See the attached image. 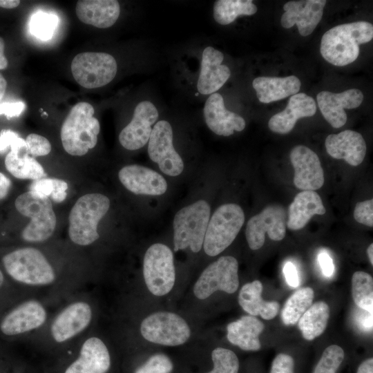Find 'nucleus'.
Segmentation results:
<instances>
[{
	"label": "nucleus",
	"instance_id": "nucleus-29",
	"mask_svg": "<svg viewBox=\"0 0 373 373\" xmlns=\"http://www.w3.org/2000/svg\"><path fill=\"white\" fill-rule=\"evenodd\" d=\"M265 325L254 316H243L227 327V337L233 345L246 351H257L260 349V334Z\"/></svg>",
	"mask_w": 373,
	"mask_h": 373
},
{
	"label": "nucleus",
	"instance_id": "nucleus-2",
	"mask_svg": "<svg viewBox=\"0 0 373 373\" xmlns=\"http://www.w3.org/2000/svg\"><path fill=\"white\" fill-rule=\"evenodd\" d=\"M93 106L86 102L76 104L69 111L61 128L64 150L73 156H82L93 149L100 131Z\"/></svg>",
	"mask_w": 373,
	"mask_h": 373
},
{
	"label": "nucleus",
	"instance_id": "nucleus-31",
	"mask_svg": "<svg viewBox=\"0 0 373 373\" xmlns=\"http://www.w3.org/2000/svg\"><path fill=\"white\" fill-rule=\"evenodd\" d=\"M329 317V307L323 301L312 305L298 320V327L303 337L312 341L325 331Z\"/></svg>",
	"mask_w": 373,
	"mask_h": 373
},
{
	"label": "nucleus",
	"instance_id": "nucleus-23",
	"mask_svg": "<svg viewBox=\"0 0 373 373\" xmlns=\"http://www.w3.org/2000/svg\"><path fill=\"white\" fill-rule=\"evenodd\" d=\"M328 154L334 159L344 160L351 166H358L366 153V144L361 134L345 130L329 135L325 142Z\"/></svg>",
	"mask_w": 373,
	"mask_h": 373
},
{
	"label": "nucleus",
	"instance_id": "nucleus-36",
	"mask_svg": "<svg viewBox=\"0 0 373 373\" xmlns=\"http://www.w3.org/2000/svg\"><path fill=\"white\" fill-rule=\"evenodd\" d=\"M57 15L39 11L34 13L30 21V31L32 35L41 40L52 38L58 25Z\"/></svg>",
	"mask_w": 373,
	"mask_h": 373
},
{
	"label": "nucleus",
	"instance_id": "nucleus-43",
	"mask_svg": "<svg viewBox=\"0 0 373 373\" xmlns=\"http://www.w3.org/2000/svg\"><path fill=\"white\" fill-rule=\"evenodd\" d=\"M294 358L286 354L280 353L274 359L270 373H294Z\"/></svg>",
	"mask_w": 373,
	"mask_h": 373
},
{
	"label": "nucleus",
	"instance_id": "nucleus-17",
	"mask_svg": "<svg viewBox=\"0 0 373 373\" xmlns=\"http://www.w3.org/2000/svg\"><path fill=\"white\" fill-rule=\"evenodd\" d=\"M325 0L291 1L283 6L285 12L280 19L285 28L296 25L302 36L312 33L323 17Z\"/></svg>",
	"mask_w": 373,
	"mask_h": 373
},
{
	"label": "nucleus",
	"instance_id": "nucleus-53",
	"mask_svg": "<svg viewBox=\"0 0 373 373\" xmlns=\"http://www.w3.org/2000/svg\"><path fill=\"white\" fill-rule=\"evenodd\" d=\"M7 82L3 75L0 73V101L2 99L6 93Z\"/></svg>",
	"mask_w": 373,
	"mask_h": 373
},
{
	"label": "nucleus",
	"instance_id": "nucleus-55",
	"mask_svg": "<svg viewBox=\"0 0 373 373\" xmlns=\"http://www.w3.org/2000/svg\"><path fill=\"white\" fill-rule=\"evenodd\" d=\"M3 279H4L3 275L2 272H1V271L0 270V287H1V285L3 283Z\"/></svg>",
	"mask_w": 373,
	"mask_h": 373
},
{
	"label": "nucleus",
	"instance_id": "nucleus-50",
	"mask_svg": "<svg viewBox=\"0 0 373 373\" xmlns=\"http://www.w3.org/2000/svg\"><path fill=\"white\" fill-rule=\"evenodd\" d=\"M356 373H373V358H369L363 361L358 366Z\"/></svg>",
	"mask_w": 373,
	"mask_h": 373
},
{
	"label": "nucleus",
	"instance_id": "nucleus-33",
	"mask_svg": "<svg viewBox=\"0 0 373 373\" xmlns=\"http://www.w3.org/2000/svg\"><path fill=\"white\" fill-rule=\"evenodd\" d=\"M258 10L251 0H218L213 5V18L221 25H228L241 15H253Z\"/></svg>",
	"mask_w": 373,
	"mask_h": 373
},
{
	"label": "nucleus",
	"instance_id": "nucleus-32",
	"mask_svg": "<svg viewBox=\"0 0 373 373\" xmlns=\"http://www.w3.org/2000/svg\"><path fill=\"white\" fill-rule=\"evenodd\" d=\"M5 166L9 173L19 179L34 181L46 176L43 166L27 153L10 151L5 158Z\"/></svg>",
	"mask_w": 373,
	"mask_h": 373
},
{
	"label": "nucleus",
	"instance_id": "nucleus-22",
	"mask_svg": "<svg viewBox=\"0 0 373 373\" xmlns=\"http://www.w3.org/2000/svg\"><path fill=\"white\" fill-rule=\"evenodd\" d=\"M223 59L222 52L211 46L203 50L197 82V89L200 94L216 93L229 78L231 71L227 66L222 64Z\"/></svg>",
	"mask_w": 373,
	"mask_h": 373
},
{
	"label": "nucleus",
	"instance_id": "nucleus-18",
	"mask_svg": "<svg viewBox=\"0 0 373 373\" xmlns=\"http://www.w3.org/2000/svg\"><path fill=\"white\" fill-rule=\"evenodd\" d=\"M318 106L325 120L334 128H338L347 122L345 108L358 107L363 100V93L356 88L341 93L321 91L316 97Z\"/></svg>",
	"mask_w": 373,
	"mask_h": 373
},
{
	"label": "nucleus",
	"instance_id": "nucleus-4",
	"mask_svg": "<svg viewBox=\"0 0 373 373\" xmlns=\"http://www.w3.org/2000/svg\"><path fill=\"white\" fill-rule=\"evenodd\" d=\"M2 260L7 273L21 283L44 286L55 280L53 267L37 249L20 248L4 256Z\"/></svg>",
	"mask_w": 373,
	"mask_h": 373
},
{
	"label": "nucleus",
	"instance_id": "nucleus-49",
	"mask_svg": "<svg viewBox=\"0 0 373 373\" xmlns=\"http://www.w3.org/2000/svg\"><path fill=\"white\" fill-rule=\"evenodd\" d=\"M10 185V179L0 172V199H3L7 195Z\"/></svg>",
	"mask_w": 373,
	"mask_h": 373
},
{
	"label": "nucleus",
	"instance_id": "nucleus-20",
	"mask_svg": "<svg viewBox=\"0 0 373 373\" xmlns=\"http://www.w3.org/2000/svg\"><path fill=\"white\" fill-rule=\"evenodd\" d=\"M118 177L127 190L137 195H160L167 189L162 175L143 166H125L119 170Z\"/></svg>",
	"mask_w": 373,
	"mask_h": 373
},
{
	"label": "nucleus",
	"instance_id": "nucleus-10",
	"mask_svg": "<svg viewBox=\"0 0 373 373\" xmlns=\"http://www.w3.org/2000/svg\"><path fill=\"white\" fill-rule=\"evenodd\" d=\"M238 263L230 256H222L208 265L193 287L196 298L204 300L216 291L234 293L238 288Z\"/></svg>",
	"mask_w": 373,
	"mask_h": 373
},
{
	"label": "nucleus",
	"instance_id": "nucleus-46",
	"mask_svg": "<svg viewBox=\"0 0 373 373\" xmlns=\"http://www.w3.org/2000/svg\"><path fill=\"white\" fill-rule=\"evenodd\" d=\"M53 191L50 196L53 202L60 203L63 202L67 196L68 184L66 181L52 178Z\"/></svg>",
	"mask_w": 373,
	"mask_h": 373
},
{
	"label": "nucleus",
	"instance_id": "nucleus-42",
	"mask_svg": "<svg viewBox=\"0 0 373 373\" xmlns=\"http://www.w3.org/2000/svg\"><path fill=\"white\" fill-rule=\"evenodd\" d=\"M354 218L357 222L372 227L373 200L357 202L354 210Z\"/></svg>",
	"mask_w": 373,
	"mask_h": 373
},
{
	"label": "nucleus",
	"instance_id": "nucleus-14",
	"mask_svg": "<svg viewBox=\"0 0 373 373\" xmlns=\"http://www.w3.org/2000/svg\"><path fill=\"white\" fill-rule=\"evenodd\" d=\"M158 119V111L149 101H142L135 108L133 116L119 135V141L126 149L135 151L143 147L152 133V126Z\"/></svg>",
	"mask_w": 373,
	"mask_h": 373
},
{
	"label": "nucleus",
	"instance_id": "nucleus-27",
	"mask_svg": "<svg viewBox=\"0 0 373 373\" xmlns=\"http://www.w3.org/2000/svg\"><path fill=\"white\" fill-rule=\"evenodd\" d=\"M325 212L321 196L315 191H300L288 208L287 227L294 231L301 229L312 216Z\"/></svg>",
	"mask_w": 373,
	"mask_h": 373
},
{
	"label": "nucleus",
	"instance_id": "nucleus-41",
	"mask_svg": "<svg viewBox=\"0 0 373 373\" xmlns=\"http://www.w3.org/2000/svg\"><path fill=\"white\" fill-rule=\"evenodd\" d=\"M9 147L10 151L21 153L22 150L26 151V141L14 131L2 130L0 133V153Z\"/></svg>",
	"mask_w": 373,
	"mask_h": 373
},
{
	"label": "nucleus",
	"instance_id": "nucleus-6",
	"mask_svg": "<svg viewBox=\"0 0 373 373\" xmlns=\"http://www.w3.org/2000/svg\"><path fill=\"white\" fill-rule=\"evenodd\" d=\"M15 205L21 215L30 218V223L21 233L24 240L40 242L52 235L57 225V217L49 198L27 191L17 198Z\"/></svg>",
	"mask_w": 373,
	"mask_h": 373
},
{
	"label": "nucleus",
	"instance_id": "nucleus-45",
	"mask_svg": "<svg viewBox=\"0 0 373 373\" xmlns=\"http://www.w3.org/2000/svg\"><path fill=\"white\" fill-rule=\"evenodd\" d=\"M26 105L23 102H3L0 104V115L8 118L18 117L24 111Z\"/></svg>",
	"mask_w": 373,
	"mask_h": 373
},
{
	"label": "nucleus",
	"instance_id": "nucleus-24",
	"mask_svg": "<svg viewBox=\"0 0 373 373\" xmlns=\"http://www.w3.org/2000/svg\"><path fill=\"white\" fill-rule=\"evenodd\" d=\"M110 366L111 358L106 345L93 336L84 342L79 357L64 373H106Z\"/></svg>",
	"mask_w": 373,
	"mask_h": 373
},
{
	"label": "nucleus",
	"instance_id": "nucleus-5",
	"mask_svg": "<svg viewBox=\"0 0 373 373\" xmlns=\"http://www.w3.org/2000/svg\"><path fill=\"white\" fill-rule=\"evenodd\" d=\"M209 204L203 200L183 207L173 219L174 251L189 248L198 253L202 247L210 219Z\"/></svg>",
	"mask_w": 373,
	"mask_h": 373
},
{
	"label": "nucleus",
	"instance_id": "nucleus-51",
	"mask_svg": "<svg viewBox=\"0 0 373 373\" xmlns=\"http://www.w3.org/2000/svg\"><path fill=\"white\" fill-rule=\"evenodd\" d=\"M5 44L2 37H0V70L7 68L8 61L4 55Z\"/></svg>",
	"mask_w": 373,
	"mask_h": 373
},
{
	"label": "nucleus",
	"instance_id": "nucleus-37",
	"mask_svg": "<svg viewBox=\"0 0 373 373\" xmlns=\"http://www.w3.org/2000/svg\"><path fill=\"white\" fill-rule=\"evenodd\" d=\"M213 368L208 373H238L239 361L236 354L228 349L217 347L211 353Z\"/></svg>",
	"mask_w": 373,
	"mask_h": 373
},
{
	"label": "nucleus",
	"instance_id": "nucleus-44",
	"mask_svg": "<svg viewBox=\"0 0 373 373\" xmlns=\"http://www.w3.org/2000/svg\"><path fill=\"white\" fill-rule=\"evenodd\" d=\"M31 193L44 198H49L53 191V180L50 178H43L34 180L30 186Z\"/></svg>",
	"mask_w": 373,
	"mask_h": 373
},
{
	"label": "nucleus",
	"instance_id": "nucleus-40",
	"mask_svg": "<svg viewBox=\"0 0 373 373\" xmlns=\"http://www.w3.org/2000/svg\"><path fill=\"white\" fill-rule=\"evenodd\" d=\"M26 153L34 157L47 155L51 151V144L45 137L36 134H29L26 140Z\"/></svg>",
	"mask_w": 373,
	"mask_h": 373
},
{
	"label": "nucleus",
	"instance_id": "nucleus-25",
	"mask_svg": "<svg viewBox=\"0 0 373 373\" xmlns=\"http://www.w3.org/2000/svg\"><path fill=\"white\" fill-rule=\"evenodd\" d=\"M316 111L315 100L304 93L292 95L285 109L273 115L268 126L274 133L287 134L294 127L298 119L313 116Z\"/></svg>",
	"mask_w": 373,
	"mask_h": 373
},
{
	"label": "nucleus",
	"instance_id": "nucleus-15",
	"mask_svg": "<svg viewBox=\"0 0 373 373\" xmlns=\"http://www.w3.org/2000/svg\"><path fill=\"white\" fill-rule=\"evenodd\" d=\"M294 169V184L303 191H316L324 184V172L317 154L309 148L298 145L290 153Z\"/></svg>",
	"mask_w": 373,
	"mask_h": 373
},
{
	"label": "nucleus",
	"instance_id": "nucleus-8",
	"mask_svg": "<svg viewBox=\"0 0 373 373\" xmlns=\"http://www.w3.org/2000/svg\"><path fill=\"white\" fill-rule=\"evenodd\" d=\"M143 275L148 289L153 295L164 296L172 289L175 280L173 255L165 245L155 243L146 251Z\"/></svg>",
	"mask_w": 373,
	"mask_h": 373
},
{
	"label": "nucleus",
	"instance_id": "nucleus-34",
	"mask_svg": "<svg viewBox=\"0 0 373 373\" xmlns=\"http://www.w3.org/2000/svg\"><path fill=\"white\" fill-rule=\"evenodd\" d=\"M314 292L311 287L296 291L286 301L281 312V319L285 325L296 324L312 305Z\"/></svg>",
	"mask_w": 373,
	"mask_h": 373
},
{
	"label": "nucleus",
	"instance_id": "nucleus-19",
	"mask_svg": "<svg viewBox=\"0 0 373 373\" xmlns=\"http://www.w3.org/2000/svg\"><path fill=\"white\" fill-rule=\"evenodd\" d=\"M47 313L41 303L29 300L10 311L1 321L0 329L7 336H15L41 327Z\"/></svg>",
	"mask_w": 373,
	"mask_h": 373
},
{
	"label": "nucleus",
	"instance_id": "nucleus-1",
	"mask_svg": "<svg viewBox=\"0 0 373 373\" xmlns=\"http://www.w3.org/2000/svg\"><path fill=\"white\" fill-rule=\"evenodd\" d=\"M372 38L373 26L367 21L338 25L324 33L320 52L329 64L344 66L358 58L359 45L370 41Z\"/></svg>",
	"mask_w": 373,
	"mask_h": 373
},
{
	"label": "nucleus",
	"instance_id": "nucleus-35",
	"mask_svg": "<svg viewBox=\"0 0 373 373\" xmlns=\"http://www.w3.org/2000/svg\"><path fill=\"white\" fill-rule=\"evenodd\" d=\"M352 294L355 304L361 309L372 314L373 278L369 274L358 271L352 278Z\"/></svg>",
	"mask_w": 373,
	"mask_h": 373
},
{
	"label": "nucleus",
	"instance_id": "nucleus-7",
	"mask_svg": "<svg viewBox=\"0 0 373 373\" xmlns=\"http://www.w3.org/2000/svg\"><path fill=\"white\" fill-rule=\"evenodd\" d=\"M245 222L242 208L235 203L220 206L209 219L203 247L210 256H216L235 240Z\"/></svg>",
	"mask_w": 373,
	"mask_h": 373
},
{
	"label": "nucleus",
	"instance_id": "nucleus-12",
	"mask_svg": "<svg viewBox=\"0 0 373 373\" xmlns=\"http://www.w3.org/2000/svg\"><path fill=\"white\" fill-rule=\"evenodd\" d=\"M287 213L279 204H270L247 222L245 235L249 248L257 250L262 247L267 233L274 241L283 240L286 234Z\"/></svg>",
	"mask_w": 373,
	"mask_h": 373
},
{
	"label": "nucleus",
	"instance_id": "nucleus-30",
	"mask_svg": "<svg viewBox=\"0 0 373 373\" xmlns=\"http://www.w3.org/2000/svg\"><path fill=\"white\" fill-rule=\"evenodd\" d=\"M262 285L254 280L244 285L238 294L240 307L251 316H260L265 320L274 318L278 313L280 305L276 301L264 300L261 296Z\"/></svg>",
	"mask_w": 373,
	"mask_h": 373
},
{
	"label": "nucleus",
	"instance_id": "nucleus-47",
	"mask_svg": "<svg viewBox=\"0 0 373 373\" xmlns=\"http://www.w3.org/2000/svg\"><path fill=\"white\" fill-rule=\"evenodd\" d=\"M283 273L287 283L291 287L296 288L299 285V277L294 265L290 262H287L283 267Z\"/></svg>",
	"mask_w": 373,
	"mask_h": 373
},
{
	"label": "nucleus",
	"instance_id": "nucleus-54",
	"mask_svg": "<svg viewBox=\"0 0 373 373\" xmlns=\"http://www.w3.org/2000/svg\"><path fill=\"white\" fill-rule=\"evenodd\" d=\"M367 254L371 265H373V244L371 243L367 249Z\"/></svg>",
	"mask_w": 373,
	"mask_h": 373
},
{
	"label": "nucleus",
	"instance_id": "nucleus-39",
	"mask_svg": "<svg viewBox=\"0 0 373 373\" xmlns=\"http://www.w3.org/2000/svg\"><path fill=\"white\" fill-rule=\"evenodd\" d=\"M173 365L171 359L164 354L151 356L135 373H171Z\"/></svg>",
	"mask_w": 373,
	"mask_h": 373
},
{
	"label": "nucleus",
	"instance_id": "nucleus-3",
	"mask_svg": "<svg viewBox=\"0 0 373 373\" xmlns=\"http://www.w3.org/2000/svg\"><path fill=\"white\" fill-rule=\"evenodd\" d=\"M110 207V200L105 195L92 193L80 197L68 216V236L73 242L87 246L96 241L99 234L97 227Z\"/></svg>",
	"mask_w": 373,
	"mask_h": 373
},
{
	"label": "nucleus",
	"instance_id": "nucleus-21",
	"mask_svg": "<svg viewBox=\"0 0 373 373\" xmlns=\"http://www.w3.org/2000/svg\"><path fill=\"white\" fill-rule=\"evenodd\" d=\"M203 113L207 126L218 135L229 136L234 131H242L245 128L244 118L228 111L222 96L218 93H214L207 98Z\"/></svg>",
	"mask_w": 373,
	"mask_h": 373
},
{
	"label": "nucleus",
	"instance_id": "nucleus-26",
	"mask_svg": "<svg viewBox=\"0 0 373 373\" xmlns=\"http://www.w3.org/2000/svg\"><path fill=\"white\" fill-rule=\"evenodd\" d=\"M78 19L98 28H107L117 21L120 6L116 0H81L75 7Z\"/></svg>",
	"mask_w": 373,
	"mask_h": 373
},
{
	"label": "nucleus",
	"instance_id": "nucleus-9",
	"mask_svg": "<svg viewBox=\"0 0 373 373\" xmlns=\"http://www.w3.org/2000/svg\"><path fill=\"white\" fill-rule=\"evenodd\" d=\"M75 80L86 88H96L110 83L115 77V59L106 52H86L77 54L71 62Z\"/></svg>",
	"mask_w": 373,
	"mask_h": 373
},
{
	"label": "nucleus",
	"instance_id": "nucleus-11",
	"mask_svg": "<svg viewBox=\"0 0 373 373\" xmlns=\"http://www.w3.org/2000/svg\"><path fill=\"white\" fill-rule=\"evenodd\" d=\"M140 332L146 341L167 346L182 345L191 335L186 321L169 312H158L147 316L141 323Z\"/></svg>",
	"mask_w": 373,
	"mask_h": 373
},
{
	"label": "nucleus",
	"instance_id": "nucleus-38",
	"mask_svg": "<svg viewBox=\"0 0 373 373\" xmlns=\"http://www.w3.org/2000/svg\"><path fill=\"white\" fill-rule=\"evenodd\" d=\"M343 358L344 351L340 346H328L316 364L314 373H336Z\"/></svg>",
	"mask_w": 373,
	"mask_h": 373
},
{
	"label": "nucleus",
	"instance_id": "nucleus-28",
	"mask_svg": "<svg viewBox=\"0 0 373 373\" xmlns=\"http://www.w3.org/2000/svg\"><path fill=\"white\" fill-rule=\"evenodd\" d=\"M258 100L265 104L285 99L298 93L300 79L290 75L285 77H258L252 82Z\"/></svg>",
	"mask_w": 373,
	"mask_h": 373
},
{
	"label": "nucleus",
	"instance_id": "nucleus-48",
	"mask_svg": "<svg viewBox=\"0 0 373 373\" xmlns=\"http://www.w3.org/2000/svg\"><path fill=\"white\" fill-rule=\"evenodd\" d=\"M318 262L323 274L330 277L334 272V267L332 259L326 252H322L318 256Z\"/></svg>",
	"mask_w": 373,
	"mask_h": 373
},
{
	"label": "nucleus",
	"instance_id": "nucleus-52",
	"mask_svg": "<svg viewBox=\"0 0 373 373\" xmlns=\"http://www.w3.org/2000/svg\"><path fill=\"white\" fill-rule=\"evenodd\" d=\"M20 4L19 0H0V7L7 9L17 8Z\"/></svg>",
	"mask_w": 373,
	"mask_h": 373
},
{
	"label": "nucleus",
	"instance_id": "nucleus-13",
	"mask_svg": "<svg viewBox=\"0 0 373 373\" xmlns=\"http://www.w3.org/2000/svg\"><path fill=\"white\" fill-rule=\"evenodd\" d=\"M173 129L170 123L160 120L153 128L147 150L149 157L157 164L162 173L170 176H178L183 171L184 162L173 147Z\"/></svg>",
	"mask_w": 373,
	"mask_h": 373
},
{
	"label": "nucleus",
	"instance_id": "nucleus-16",
	"mask_svg": "<svg viewBox=\"0 0 373 373\" xmlns=\"http://www.w3.org/2000/svg\"><path fill=\"white\" fill-rule=\"evenodd\" d=\"M92 309L86 302L73 303L62 309L53 320L50 334L57 343L66 342L82 331L90 324Z\"/></svg>",
	"mask_w": 373,
	"mask_h": 373
}]
</instances>
